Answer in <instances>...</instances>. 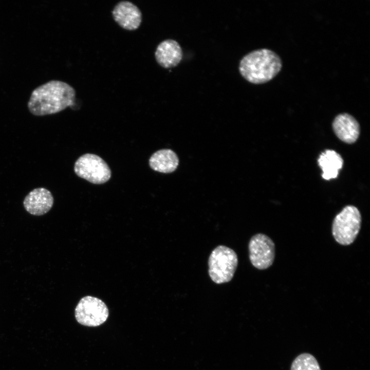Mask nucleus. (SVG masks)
Here are the masks:
<instances>
[{
	"label": "nucleus",
	"mask_w": 370,
	"mask_h": 370,
	"mask_svg": "<svg viewBox=\"0 0 370 370\" xmlns=\"http://www.w3.org/2000/svg\"><path fill=\"white\" fill-rule=\"evenodd\" d=\"M332 128L338 138L346 143L356 142L360 134L358 121L347 113H342L335 117L332 122Z\"/></svg>",
	"instance_id": "9d476101"
},
{
	"label": "nucleus",
	"mask_w": 370,
	"mask_h": 370,
	"mask_svg": "<svg viewBox=\"0 0 370 370\" xmlns=\"http://www.w3.org/2000/svg\"><path fill=\"white\" fill-rule=\"evenodd\" d=\"M150 168L163 173L174 172L177 168L179 159L176 153L170 149H162L155 152L149 161Z\"/></svg>",
	"instance_id": "f8f14e48"
},
{
	"label": "nucleus",
	"mask_w": 370,
	"mask_h": 370,
	"mask_svg": "<svg viewBox=\"0 0 370 370\" xmlns=\"http://www.w3.org/2000/svg\"><path fill=\"white\" fill-rule=\"evenodd\" d=\"M183 53L179 44L175 40L167 39L157 47L155 56L157 62L164 68L176 66L182 58Z\"/></svg>",
	"instance_id": "9b49d317"
},
{
	"label": "nucleus",
	"mask_w": 370,
	"mask_h": 370,
	"mask_svg": "<svg viewBox=\"0 0 370 370\" xmlns=\"http://www.w3.org/2000/svg\"><path fill=\"white\" fill-rule=\"evenodd\" d=\"M318 162L321 168L322 177L326 180L336 178L342 168L343 160L336 151L326 150L319 156Z\"/></svg>",
	"instance_id": "ddd939ff"
},
{
	"label": "nucleus",
	"mask_w": 370,
	"mask_h": 370,
	"mask_svg": "<svg viewBox=\"0 0 370 370\" xmlns=\"http://www.w3.org/2000/svg\"><path fill=\"white\" fill-rule=\"evenodd\" d=\"M51 193L44 188H35L25 197L23 205L30 214L40 216L47 213L53 205Z\"/></svg>",
	"instance_id": "1a4fd4ad"
},
{
	"label": "nucleus",
	"mask_w": 370,
	"mask_h": 370,
	"mask_svg": "<svg viewBox=\"0 0 370 370\" xmlns=\"http://www.w3.org/2000/svg\"><path fill=\"white\" fill-rule=\"evenodd\" d=\"M282 66V60L275 52L262 48L245 55L240 61L239 71L248 82L259 84L273 79Z\"/></svg>",
	"instance_id": "f03ea898"
},
{
	"label": "nucleus",
	"mask_w": 370,
	"mask_h": 370,
	"mask_svg": "<svg viewBox=\"0 0 370 370\" xmlns=\"http://www.w3.org/2000/svg\"><path fill=\"white\" fill-rule=\"evenodd\" d=\"M238 257L231 248L219 245L211 252L208 259V273L213 282L221 284L230 282L238 265Z\"/></svg>",
	"instance_id": "7ed1b4c3"
},
{
	"label": "nucleus",
	"mask_w": 370,
	"mask_h": 370,
	"mask_svg": "<svg viewBox=\"0 0 370 370\" xmlns=\"http://www.w3.org/2000/svg\"><path fill=\"white\" fill-rule=\"evenodd\" d=\"M361 223L358 208L352 205L345 206L333 220L331 231L335 240L343 246L352 244L360 232Z\"/></svg>",
	"instance_id": "20e7f679"
},
{
	"label": "nucleus",
	"mask_w": 370,
	"mask_h": 370,
	"mask_svg": "<svg viewBox=\"0 0 370 370\" xmlns=\"http://www.w3.org/2000/svg\"><path fill=\"white\" fill-rule=\"evenodd\" d=\"M76 175L90 183L97 184L107 182L111 177V170L100 156L90 153L81 156L75 162Z\"/></svg>",
	"instance_id": "39448f33"
},
{
	"label": "nucleus",
	"mask_w": 370,
	"mask_h": 370,
	"mask_svg": "<svg viewBox=\"0 0 370 370\" xmlns=\"http://www.w3.org/2000/svg\"><path fill=\"white\" fill-rule=\"evenodd\" d=\"M77 322L84 326L97 327L104 323L109 316V310L101 300L92 296L82 298L75 310Z\"/></svg>",
	"instance_id": "423d86ee"
},
{
	"label": "nucleus",
	"mask_w": 370,
	"mask_h": 370,
	"mask_svg": "<svg viewBox=\"0 0 370 370\" xmlns=\"http://www.w3.org/2000/svg\"><path fill=\"white\" fill-rule=\"evenodd\" d=\"M249 257L251 264L260 270L269 268L275 258V245L268 236L257 233L251 237L248 244Z\"/></svg>",
	"instance_id": "0eeeda50"
},
{
	"label": "nucleus",
	"mask_w": 370,
	"mask_h": 370,
	"mask_svg": "<svg viewBox=\"0 0 370 370\" xmlns=\"http://www.w3.org/2000/svg\"><path fill=\"white\" fill-rule=\"evenodd\" d=\"M76 91L68 83L51 80L35 88L28 102L29 112L42 116L58 113L75 103Z\"/></svg>",
	"instance_id": "f257e3e1"
},
{
	"label": "nucleus",
	"mask_w": 370,
	"mask_h": 370,
	"mask_svg": "<svg viewBox=\"0 0 370 370\" xmlns=\"http://www.w3.org/2000/svg\"><path fill=\"white\" fill-rule=\"evenodd\" d=\"M112 15L115 21L126 30H135L142 22V13L137 6L131 2H119L114 8Z\"/></svg>",
	"instance_id": "6e6552de"
},
{
	"label": "nucleus",
	"mask_w": 370,
	"mask_h": 370,
	"mask_svg": "<svg viewBox=\"0 0 370 370\" xmlns=\"http://www.w3.org/2000/svg\"><path fill=\"white\" fill-rule=\"evenodd\" d=\"M290 370H321L316 358L309 353H302L292 361Z\"/></svg>",
	"instance_id": "4468645a"
}]
</instances>
